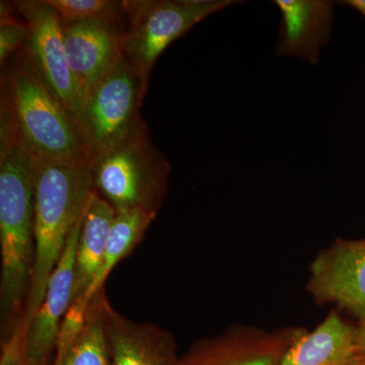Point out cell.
Returning a JSON list of instances; mask_svg holds the SVG:
<instances>
[{
	"label": "cell",
	"mask_w": 365,
	"mask_h": 365,
	"mask_svg": "<svg viewBox=\"0 0 365 365\" xmlns=\"http://www.w3.org/2000/svg\"><path fill=\"white\" fill-rule=\"evenodd\" d=\"M355 356V326L336 309L294 343L279 365H344Z\"/></svg>",
	"instance_id": "obj_15"
},
{
	"label": "cell",
	"mask_w": 365,
	"mask_h": 365,
	"mask_svg": "<svg viewBox=\"0 0 365 365\" xmlns=\"http://www.w3.org/2000/svg\"><path fill=\"white\" fill-rule=\"evenodd\" d=\"M344 365H365V357L355 355L349 361L346 362Z\"/></svg>",
	"instance_id": "obj_23"
},
{
	"label": "cell",
	"mask_w": 365,
	"mask_h": 365,
	"mask_svg": "<svg viewBox=\"0 0 365 365\" xmlns=\"http://www.w3.org/2000/svg\"><path fill=\"white\" fill-rule=\"evenodd\" d=\"M355 355L365 357V319L355 326Z\"/></svg>",
	"instance_id": "obj_21"
},
{
	"label": "cell",
	"mask_w": 365,
	"mask_h": 365,
	"mask_svg": "<svg viewBox=\"0 0 365 365\" xmlns=\"http://www.w3.org/2000/svg\"><path fill=\"white\" fill-rule=\"evenodd\" d=\"M91 192V163L61 165L34 157L36 256L26 322L42 304L50 276L83 218Z\"/></svg>",
	"instance_id": "obj_3"
},
{
	"label": "cell",
	"mask_w": 365,
	"mask_h": 365,
	"mask_svg": "<svg viewBox=\"0 0 365 365\" xmlns=\"http://www.w3.org/2000/svg\"><path fill=\"white\" fill-rule=\"evenodd\" d=\"M146 91L138 72L122 56L86 93L74 118L91 160L116 148L143 123Z\"/></svg>",
	"instance_id": "obj_6"
},
{
	"label": "cell",
	"mask_w": 365,
	"mask_h": 365,
	"mask_svg": "<svg viewBox=\"0 0 365 365\" xmlns=\"http://www.w3.org/2000/svg\"><path fill=\"white\" fill-rule=\"evenodd\" d=\"M0 88V115L34 157L61 165L91 163L76 118L46 85L25 48L2 67Z\"/></svg>",
	"instance_id": "obj_2"
},
{
	"label": "cell",
	"mask_w": 365,
	"mask_h": 365,
	"mask_svg": "<svg viewBox=\"0 0 365 365\" xmlns=\"http://www.w3.org/2000/svg\"><path fill=\"white\" fill-rule=\"evenodd\" d=\"M0 342L25 317L36 256L34 155L0 116Z\"/></svg>",
	"instance_id": "obj_1"
},
{
	"label": "cell",
	"mask_w": 365,
	"mask_h": 365,
	"mask_svg": "<svg viewBox=\"0 0 365 365\" xmlns=\"http://www.w3.org/2000/svg\"><path fill=\"white\" fill-rule=\"evenodd\" d=\"M62 31L69 66L85 98L123 56V35L112 26L93 21H62Z\"/></svg>",
	"instance_id": "obj_12"
},
{
	"label": "cell",
	"mask_w": 365,
	"mask_h": 365,
	"mask_svg": "<svg viewBox=\"0 0 365 365\" xmlns=\"http://www.w3.org/2000/svg\"><path fill=\"white\" fill-rule=\"evenodd\" d=\"M26 322L21 321L11 337L0 342V365H30L25 354Z\"/></svg>",
	"instance_id": "obj_20"
},
{
	"label": "cell",
	"mask_w": 365,
	"mask_h": 365,
	"mask_svg": "<svg viewBox=\"0 0 365 365\" xmlns=\"http://www.w3.org/2000/svg\"><path fill=\"white\" fill-rule=\"evenodd\" d=\"M106 330L111 365H178L174 335L155 324L133 321L108 304Z\"/></svg>",
	"instance_id": "obj_13"
},
{
	"label": "cell",
	"mask_w": 365,
	"mask_h": 365,
	"mask_svg": "<svg viewBox=\"0 0 365 365\" xmlns=\"http://www.w3.org/2000/svg\"><path fill=\"white\" fill-rule=\"evenodd\" d=\"M309 272L306 290L317 304L365 319V239L338 237L314 256Z\"/></svg>",
	"instance_id": "obj_9"
},
{
	"label": "cell",
	"mask_w": 365,
	"mask_h": 365,
	"mask_svg": "<svg viewBox=\"0 0 365 365\" xmlns=\"http://www.w3.org/2000/svg\"><path fill=\"white\" fill-rule=\"evenodd\" d=\"M63 21H93L116 29L124 35L128 28L126 1L112 0H45Z\"/></svg>",
	"instance_id": "obj_18"
},
{
	"label": "cell",
	"mask_w": 365,
	"mask_h": 365,
	"mask_svg": "<svg viewBox=\"0 0 365 365\" xmlns=\"http://www.w3.org/2000/svg\"><path fill=\"white\" fill-rule=\"evenodd\" d=\"M109 304L105 288L93 295L78 330L58 340L51 365H111L106 330Z\"/></svg>",
	"instance_id": "obj_16"
},
{
	"label": "cell",
	"mask_w": 365,
	"mask_h": 365,
	"mask_svg": "<svg viewBox=\"0 0 365 365\" xmlns=\"http://www.w3.org/2000/svg\"><path fill=\"white\" fill-rule=\"evenodd\" d=\"M81 220L50 276L42 304L32 318L25 321L24 348L30 365H51L54 359L62 324L73 299L74 260Z\"/></svg>",
	"instance_id": "obj_10"
},
{
	"label": "cell",
	"mask_w": 365,
	"mask_h": 365,
	"mask_svg": "<svg viewBox=\"0 0 365 365\" xmlns=\"http://www.w3.org/2000/svg\"><path fill=\"white\" fill-rule=\"evenodd\" d=\"M280 11L278 57H297L318 63L322 49L333 30L334 6L330 0H274Z\"/></svg>",
	"instance_id": "obj_11"
},
{
	"label": "cell",
	"mask_w": 365,
	"mask_h": 365,
	"mask_svg": "<svg viewBox=\"0 0 365 365\" xmlns=\"http://www.w3.org/2000/svg\"><path fill=\"white\" fill-rule=\"evenodd\" d=\"M158 215L140 210L118 211L113 220L107 245H106L102 267L88 294V300L104 288L113 269L128 257L143 241L146 230Z\"/></svg>",
	"instance_id": "obj_17"
},
{
	"label": "cell",
	"mask_w": 365,
	"mask_h": 365,
	"mask_svg": "<svg viewBox=\"0 0 365 365\" xmlns=\"http://www.w3.org/2000/svg\"><path fill=\"white\" fill-rule=\"evenodd\" d=\"M338 4H344L348 7L359 11L365 18V0H345V1H339Z\"/></svg>",
	"instance_id": "obj_22"
},
{
	"label": "cell",
	"mask_w": 365,
	"mask_h": 365,
	"mask_svg": "<svg viewBox=\"0 0 365 365\" xmlns=\"http://www.w3.org/2000/svg\"><path fill=\"white\" fill-rule=\"evenodd\" d=\"M28 28L25 21L0 26V64L4 67L11 57L25 47Z\"/></svg>",
	"instance_id": "obj_19"
},
{
	"label": "cell",
	"mask_w": 365,
	"mask_h": 365,
	"mask_svg": "<svg viewBox=\"0 0 365 365\" xmlns=\"http://www.w3.org/2000/svg\"><path fill=\"white\" fill-rule=\"evenodd\" d=\"M14 4L28 28L24 48L50 91L76 117L83 96L69 66L58 13L45 0H21Z\"/></svg>",
	"instance_id": "obj_8"
},
{
	"label": "cell",
	"mask_w": 365,
	"mask_h": 365,
	"mask_svg": "<svg viewBox=\"0 0 365 365\" xmlns=\"http://www.w3.org/2000/svg\"><path fill=\"white\" fill-rule=\"evenodd\" d=\"M304 327L267 330L234 324L222 332L195 341L178 365H279L289 348L307 333Z\"/></svg>",
	"instance_id": "obj_7"
},
{
	"label": "cell",
	"mask_w": 365,
	"mask_h": 365,
	"mask_svg": "<svg viewBox=\"0 0 365 365\" xmlns=\"http://www.w3.org/2000/svg\"><path fill=\"white\" fill-rule=\"evenodd\" d=\"M235 0H130L126 1L128 28L122 36V55L148 81L160 54L197 24Z\"/></svg>",
	"instance_id": "obj_5"
},
{
	"label": "cell",
	"mask_w": 365,
	"mask_h": 365,
	"mask_svg": "<svg viewBox=\"0 0 365 365\" xmlns=\"http://www.w3.org/2000/svg\"><path fill=\"white\" fill-rule=\"evenodd\" d=\"M170 165L143 122L111 150L91 162V190L115 211L158 215L169 190Z\"/></svg>",
	"instance_id": "obj_4"
},
{
	"label": "cell",
	"mask_w": 365,
	"mask_h": 365,
	"mask_svg": "<svg viewBox=\"0 0 365 365\" xmlns=\"http://www.w3.org/2000/svg\"><path fill=\"white\" fill-rule=\"evenodd\" d=\"M115 215V209L91 190L83 211L76 246L73 299L67 313L72 318H85L90 304L88 294L102 267L106 245Z\"/></svg>",
	"instance_id": "obj_14"
}]
</instances>
